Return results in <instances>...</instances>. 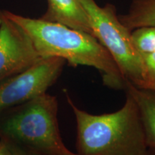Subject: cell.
<instances>
[{
  "mask_svg": "<svg viewBox=\"0 0 155 155\" xmlns=\"http://www.w3.org/2000/svg\"><path fill=\"white\" fill-rule=\"evenodd\" d=\"M2 12L28 34L40 58L58 57L72 66L93 67L100 72L105 86L116 90L126 89L127 81L115 61L92 35L41 18Z\"/></svg>",
  "mask_w": 155,
  "mask_h": 155,
  "instance_id": "6da1fadb",
  "label": "cell"
},
{
  "mask_svg": "<svg viewBox=\"0 0 155 155\" xmlns=\"http://www.w3.org/2000/svg\"><path fill=\"white\" fill-rule=\"evenodd\" d=\"M65 96L74 114L79 155H147L140 114L134 98L127 93L124 106L113 113L91 114L79 108L68 93Z\"/></svg>",
  "mask_w": 155,
  "mask_h": 155,
  "instance_id": "7a4b0ae2",
  "label": "cell"
},
{
  "mask_svg": "<svg viewBox=\"0 0 155 155\" xmlns=\"http://www.w3.org/2000/svg\"><path fill=\"white\" fill-rule=\"evenodd\" d=\"M58 111L57 98L47 93L23 103L0 122V139L40 155L68 152L61 137Z\"/></svg>",
  "mask_w": 155,
  "mask_h": 155,
  "instance_id": "3957f363",
  "label": "cell"
},
{
  "mask_svg": "<svg viewBox=\"0 0 155 155\" xmlns=\"http://www.w3.org/2000/svg\"><path fill=\"white\" fill-rule=\"evenodd\" d=\"M88 15L94 36L107 50L127 82L146 84L142 57L136 49L131 32L122 24L112 5L101 7L95 0H78Z\"/></svg>",
  "mask_w": 155,
  "mask_h": 155,
  "instance_id": "277c9868",
  "label": "cell"
},
{
  "mask_svg": "<svg viewBox=\"0 0 155 155\" xmlns=\"http://www.w3.org/2000/svg\"><path fill=\"white\" fill-rule=\"evenodd\" d=\"M65 62L58 57L41 58L23 72L0 83V114L46 93L60 77Z\"/></svg>",
  "mask_w": 155,
  "mask_h": 155,
  "instance_id": "5b68a950",
  "label": "cell"
},
{
  "mask_svg": "<svg viewBox=\"0 0 155 155\" xmlns=\"http://www.w3.org/2000/svg\"><path fill=\"white\" fill-rule=\"evenodd\" d=\"M28 34L0 10V83L40 59Z\"/></svg>",
  "mask_w": 155,
  "mask_h": 155,
  "instance_id": "8992f818",
  "label": "cell"
},
{
  "mask_svg": "<svg viewBox=\"0 0 155 155\" xmlns=\"http://www.w3.org/2000/svg\"><path fill=\"white\" fill-rule=\"evenodd\" d=\"M48 7L41 19L92 35L88 15L78 0H48Z\"/></svg>",
  "mask_w": 155,
  "mask_h": 155,
  "instance_id": "52a82bcc",
  "label": "cell"
},
{
  "mask_svg": "<svg viewBox=\"0 0 155 155\" xmlns=\"http://www.w3.org/2000/svg\"><path fill=\"white\" fill-rule=\"evenodd\" d=\"M125 91L138 107L147 147L155 149V91L139 88L129 82H127Z\"/></svg>",
  "mask_w": 155,
  "mask_h": 155,
  "instance_id": "ba28073f",
  "label": "cell"
},
{
  "mask_svg": "<svg viewBox=\"0 0 155 155\" xmlns=\"http://www.w3.org/2000/svg\"><path fill=\"white\" fill-rule=\"evenodd\" d=\"M119 17L131 32L143 27L155 26V0H134L129 12Z\"/></svg>",
  "mask_w": 155,
  "mask_h": 155,
  "instance_id": "9c48e42d",
  "label": "cell"
},
{
  "mask_svg": "<svg viewBox=\"0 0 155 155\" xmlns=\"http://www.w3.org/2000/svg\"><path fill=\"white\" fill-rule=\"evenodd\" d=\"M134 45L141 55L155 51V26L143 27L131 31Z\"/></svg>",
  "mask_w": 155,
  "mask_h": 155,
  "instance_id": "30bf717a",
  "label": "cell"
},
{
  "mask_svg": "<svg viewBox=\"0 0 155 155\" xmlns=\"http://www.w3.org/2000/svg\"><path fill=\"white\" fill-rule=\"evenodd\" d=\"M144 65L146 84L142 88L155 84V51L141 55Z\"/></svg>",
  "mask_w": 155,
  "mask_h": 155,
  "instance_id": "8fae6325",
  "label": "cell"
},
{
  "mask_svg": "<svg viewBox=\"0 0 155 155\" xmlns=\"http://www.w3.org/2000/svg\"><path fill=\"white\" fill-rule=\"evenodd\" d=\"M4 140H5V139H4ZM5 141H7V144L9 145V150H10L12 155H40L39 154H37V153L32 152V151L25 148V147H22L19 146L18 144L11 142V141H8L7 140Z\"/></svg>",
  "mask_w": 155,
  "mask_h": 155,
  "instance_id": "7c38bea8",
  "label": "cell"
},
{
  "mask_svg": "<svg viewBox=\"0 0 155 155\" xmlns=\"http://www.w3.org/2000/svg\"><path fill=\"white\" fill-rule=\"evenodd\" d=\"M0 155H12L9 145L4 139L0 140Z\"/></svg>",
  "mask_w": 155,
  "mask_h": 155,
  "instance_id": "4fadbf2b",
  "label": "cell"
},
{
  "mask_svg": "<svg viewBox=\"0 0 155 155\" xmlns=\"http://www.w3.org/2000/svg\"><path fill=\"white\" fill-rule=\"evenodd\" d=\"M147 155H155V149L148 148Z\"/></svg>",
  "mask_w": 155,
  "mask_h": 155,
  "instance_id": "5bb4252c",
  "label": "cell"
},
{
  "mask_svg": "<svg viewBox=\"0 0 155 155\" xmlns=\"http://www.w3.org/2000/svg\"><path fill=\"white\" fill-rule=\"evenodd\" d=\"M55 155H79L78 154H75V153H73L72 152H67V153H64V154H55Z\"/></svg>",
  "mask_w": 155,
  "mask_h": 155,
  "instance_id": "9a60e30c",
  "label": "cell"
},
{
  "mask_svg": "<svg viewBox=\"0 0 155 155\" xmlns=\"http://www.w3.org/2000/svg\"><path fill=\"white\" fill-rule=\"evenodd\" d=\"M146 88H149V89H152V90H154V91H155V84H152V85H150V86H147Z\"/></svg>",
  "mask_w": 155,
  "mask_h": 155,
  "instance_id": "2e32d148",
  "label": "cell"
}]
</instances>
